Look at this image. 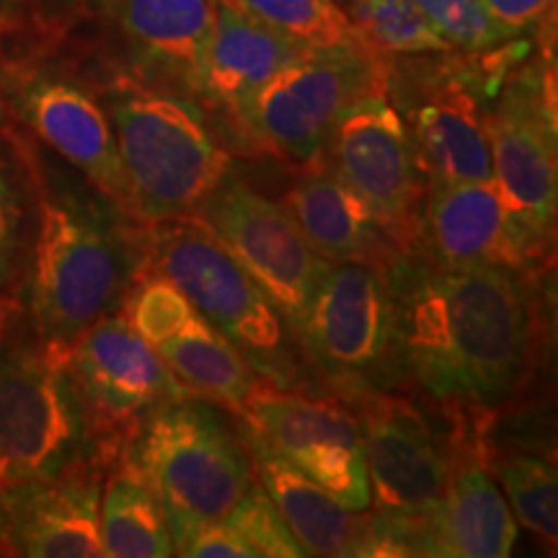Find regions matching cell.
<instances>
[{
	"mask_svg": "<svg viewBox=\"0 0 558 558\" xmlns=\"http://www.w3.org/2000/svg\"><path fill=\"white\" fill-rule=\"evenodd\" d=\"M383 277L409 383L465 414L501 407L518 390L533 347L525 275L396 254Z\"/></svg>",
	"mask_w": 558,
	"mask_h": 558,
	"instance_id": "1",
	"label": "cell"
},
{
	"mask_svg": "<svg viewBox=\"0 0 558 558\" xmlns=\"http://www.w3.org/2000/svg\"><path fill=\"white\" fill-rule=\"evenodd\" d=\"M34 192L26 305L34 337L68 349L94 320L120 308L140 264L137 220L60 156L19 150Z\"/></svg>",
	"mask_w": 558,
	"mask_h": 558,
	"instance_id": "2",
	"label": "cell"
},
{
	"mask_svg": "<svg viewBox=\"0 0 558 558\" xmlns=\"http://www.w3.org/2000/svg\"><path fill=\"white\" fill-rule=\"evenodd\" d=\"M99 99L114 128L137 222L186 218L233 171V158L190 94L117 78Z\"/></svg>",
	"mask_w": 558,
	"mask_h": 558,
	"instance_id": "3",
	"label": "cell"
},
{
	"mask_svg": "<svg viewBox=\"0 0 558 558\" xmlns=\"http://www.w3.org/2000/svg\"><path fill=\"white\" fill-rule=\"evenodd\" d=\"M190 298L269 386L303 390L305 357L295 331L226 248L197 220L143 222L140 264Z\"/></svg>",
	"mask_w": 558,
	"mask_h": 558,
	"instance_id": "4",
	"label": "cell"
},
{
	"mask_svg": "<svg viewBox=\"0 0 558 558\" xmlns=\"http://www.w3.org/2000/svg\"><path fill=\"white\" fill-rule=\"evenodd\" d=\"M122 458L153 488L169 530L222 518L256 481L243 432L202 396L150 411Z\"/></svg>",
	"mask_w": 558,
	"mask_h": 558,
	"instance_id": "5",
	"label": "cell"
},
{
	"mask_svg": "<svg viewBox=\"0 0 558 558\" xmlns=\"http://www.w3.org/2000/svg\"><path fill=\"white\" fill-rule=\"evenodd\" d=\"M305 362L352 403L407 386L396 313L383 269L329 264L298 331Z\"/></svg>",
	"mask_w": 558,
	"mask_h": 558,
	"instance_id": "6",
	"label": "cell"
},
{
	"mask_svg": "<svg viewBox=\"0 0 558 558\" xmlns=\"http://www.w3.org/2000/svg\"><path fill=\"white\" fill-rule=\"evenodd\" d=\"M90 456L68 349L0 329V488L54 476Z\"/></svg>",
	"mask_w": 558,
	"mask_h": 558,
	"instance_id": "7",
	"label": "cell"
},
{
	"mask_svg": "<svg viewBox=\"0 0 558 558\" xmlns=\"http://www.w3.org/2000/svg\"><path fill=\"white\" fill-rule=\"evenodd\" d=\"M68 369L86 416L88 450L104 469L120 463L150 411L166 401L197 396L173 378L120 308L94 320L73 339Z\"/></svg>",
	"mask_w": 558,
	"mask_h": 558,
	"instance_id": "8",
	"label": "cell"
},
{
	"mask_svg": "<svg viewBox=\"0 0 558 558\" xmlns=\"http://www.w3.org/2000/svg\"><path fill=\"white\" fill-rule=\"evenodd\" d=\"M369 481V518L388 556H407L409 527L427 518L456 463L460 439H448L414 403L393 393L357 399Z\"/></svg>",
	"mask_w": 558,
	"mask_h": 558,
	"instance_id": "9",
	"label": "cell"
},
{
	"mask_svg": "<svg viewBox=\"0 0 558 558\" xmlns=\"http://www.w3.org/2000/svg\"><path fill=\"white\" fill-rule=\"evenodd\" d=\"M383 78L386 60L369 52H305L271 75L235 120L275 158L313 169L349 104Z\"/></svg>",
	"mask_w": 558,
	"mask_h": 558,
	"instance_id": "10",
	"label": "cell"
},
{
	"mask_svg": "<svg viewBox=\"0 0 558 558\" xmlns=\"http://www.w3.org/2000/svg\"><path fill=\"white\" fill-rule=\"evenodd\" d=\"M486 128L494 190L530 254L543 264L554 243L558 202L554 68L525 70L509 81L488 107Z\"/></svg>",
	"mask_w": 558,
	"mask_h": 558,
	"instance_id": "11",
	"label": "cell"
},
{
	"mask_svg": "<svg viewBox=\"0 0 558 558\" xmlns=\"http://www.w3.org/2000/svg\"><path fill=\"white\" fill-rule=\"evenodd\" d=\"M190 218L248 271L298 337L331 262L305 241L284 202L267 197L230 171Z\"/></svg>",
	"mask_w": 558,
	"mask_h": 558,
	"instance_id": "12",
	"label": "cell"
},
{
	"mask_svg": "<svg viewBox=\"0 0 558 558\" xmlns=\"http://www.w3.org/2000/svg\"><path fill=\"white\" fill-rule=\"evenodd\" d=\"M324 158L362 199L401 254H414L427 173L407 122L390 101L386 78L347 107L331 130Z\"/></svg>",
	"mask_w": 558,
	"mask_h": 558,
	"instance_id": "13",
	"label": "cell"
},
{
	"mask_svg": "<svg viewBox=\"0 0 558 558\" xmlns=\"http://www.w3.org/2000/svg\"><path fill=\"white\" fill-rule=\"evenodd\" d=\"M241 418L271 450L347 509L367 512L365 445L352 409L259 380L243 403Z\"/></svg>",
	"mask_w": 558,
	"mask_h": 558,
	"instance_id": "14",
	"label": "cell"
},
{
	"mask_svg": "<svg viewBox=\"0 0 558 558\" xmlns=\"http://www.w3.org/2000/svg\"><path fill=\"white\" fill-rule=\"evenodd\" d=\"M120 311L181 386L241 414L259 375L177 284L158 271L137 267Z\"/></svg>",
	"mask_w": 558,
	"mask_h": 558,
	"instance_id": "15",
	"label": "cell"
},
{
	"mask_svg": "<svg viewBox=\"0 0 558 558\" xmlns=\"http://www.w3.org/2000/svg\"><path fill=\"white\" fill-rule=\"evenodd\" d=\"M386 88L429 181L492 179L488 107L471 70L442 62L403 73L386 60Z\"/></svg>",
	"mask_w": 558,
	"mask_h": 558,
	"instance_id": "16",
	"label": "cell"
},
{
	"mask_svg": "<svg viewBox=\"0 0 558 558\" xmlns=\"http://www.w3.org/2000/svg\"><path fill=\"white\" fill-rule=\"evenodd\" d=\"M0 94L39 143L132 215L114 128L94 90L60 70L21 68L0 81Z\"/></svg>",
	"mask_w": 558,
	"mask_h": 558,
	"instance_id": "17",
	"label": "cell"
},
{
	"mask_svg": "<svg viewBox=\"0 0 558 558\" xmlns=\"http://www.w3.org/2000/svg\"><path fill=\"white\" fill-rule=\"evenodd\" d=\"M104 469L83 456L54 476L0 488V554L107 558L101 543Z\"/></svg>",
	"mask_w": 558,
	"mask_h": 558,
	"instance_id": "18",
	"label": "cell"
},
{
	"mask_svg": "<svg viewBox=\"0 0 558 558\" xmlns=\"http://www.w3.org/2000/svg\"><path fill=\"white\" fill-rule=\"evenodd\" d=\"M414 254L442 267L486 264L520 275L541 264L509 220L492 179L429 181Z\"/></svg>",
	"mask_w": 558,
	"mask_h": 558,
	"instance_id": "19",
	"label": "cell"
},
{
	"mask_svg": "<svg viewBox=\"0 0 558 558\" xmlns=\"http://www.w3.org/2000/svg\"><path fill=\"white\" fill-rule=\"evenodd\" d=\"M518 543V520L497 478L460 445L442 499L409 527L407 556L505 558Z\"/></svg>",
	"mask_w": 558,
	"mask_h": 558,
	"instance_id": "20",
	"label": "cell"
},
{
	"mask_svg": "<svg viewBox=\"0 0 558 558\" xmlns=\"http://www.w3.org/2000/svg\"><path fill=\"white\" fill-rule=\"evenodd\" d=\"M243 439L254 460L256 481L269 494L271 505L282 514L305 556H388L369 509H347L326 488L271 450L248 424H243Z\"/></svg>",
	"mask_w": 558,
	"mask_h": 558,
	"instance_id": "21",
	"label": "cell"
},
{
	"mask_svg": "<svg viewBox=\"0 0 558 558\" xmlns=\"http://www.w3.org/2000/svg\"><path fill=\"white\" fill-rule=\"evenodd\" d=\"M218 0H111L143 81L197 94Z\"/></svg>",
	"mask_w": 558,
	"mask_h": 558,
	"instance_id": "22",
	"label": "cell"
},
{
	"mask_svg": "<svg viewBox=\"0 0 558 558\" xmlns=\"http://www.w3.org/2000/svg\"><path fill=\"white\" fill-rule=\"evenodd\" d=\"M284 207L303 230L305 241L326 262H354L383 269L401 254L365 199L329 166L303 169L284 194Z\"/></svg>",
	"mask_w": 558,
	"mask_h": 558,
	"instance_id": "23",
	"label": "cell"
},
{
	"mask_svg": "<svg viewBox=\"0 0 558 558\" xmlns=\"http://www.w3.org/2000/svg\"><path fill=\"white\" fill-rule=\"evenodd\" d=\"M305 52L311 50L235 9L228 0H218L202 68L199 99L228 109L235 117L271 75Z\"/></svg>",
	"mask_w": 558,
	"mask_h": 558,
	"instance_id": "24",
	"label": "cell"
},
{
	"mask_svg": "<svg viewBox=\"0 0 558 558\" xmlns=\"http://www.w3.org/2000/svg\"><path fill=\"white\" fill-rule=\"evenodd\" d=\"M101 543L107 558H169L177 554L156 494L124 458L101 488Z\"/></svg>",
	"mask_w": 558,
	"mask_h": 558,
	"instance_id": "25",
	"label": "cell"
},
{
	"mask_svg": "<svg viewBox=\"0 0 558 558\" xmlns=\"http://www.w3.org/2000/svg\"><path fill=\"white\" fill-rule=\"evenodd\" d=\"M367 52L380 60L456 52L411 0H339Z\"/></svg>",
	"mask_w": 558,
	"mask_h": 558,
	"instance_id": "26",
	"label": "cell"
},
{
	"mask_svg": "<svg viewBox=\"0 0 558 558\" xmlns=\"http://www.w3.org/2000/svg\"><path fill=\"white\" fill-rule=\"evenodd\" d=\"M228 3L311 52H367L339 0H228Z\"/></svg>",
	"mask_w": 558,
	"mask_h": 558,
	"instance_id": "27",
	"label": "cell"
},
{
	"mask_svg": "<svg viewBox=\"0 0 558 558\" xmlns=\"http://www.w3.org/2000/svg\"><path fill=\"white\" fill-rule=\"evenodd\" d=\"M492 471L499 488H505L514 520L541 538L556 543L558 481L554 460L533 452H507L494 458Z\"/></svg>",
	"mask_w": 558,
	"mask_h": 558,
	"instance_id": "28",
	"label": "cell"
},
{
	"mask_svg": "<svg viewBox=\"0 0 558 558\" xmlns=\"http://www.w3.org/2000/svg\"><path fill=\"white\" fill-rule=\"evenodd\" d=\"M220 525L239 558H298L305 556L269 494L254 481L243 497L222 514Z\"/></svg>",
	"mask_w": 558,
	"mask_h": 558,
	"instance_id": "29",
	"label": "cell"
},
{
	"mask_svg": "<svg viewBox=\"0 0 558 558\" xmlns=\"http://www.w3.org/2000/svg\"><path fill=\"white\" fill-rule=\"evenodd\" d=\"M452 50L494 52L514 37L481 0H411Z\"/></svg>",
	"mask_w": 558,
	"mask_h": 558,
	"instance_id": "30",
	"label": "cell"
},
{
	"mask_svg": "<svg viewBox=\"0 0 558 558\" xmlns=\"http://www.w3.org/2000/svg\"><path fill=\"white\" fill-rule=\"evenodd\" d=\"M24 190L26 181L19 169L16 153L0 140V303H5L3 298L16 277L24 246Z\"/></svg>",
	"mask_w": 558,
	"mask_h": 558,
	"instance_id": "31",
	"label": "cell"
},
{
	"mask_svg": "<svg viewBox=\"0 0 558 558\" xmlns=\"http://www.w3.org/2000/svg\"><path fill=\"white\" fill-rule=\"evenodd\" d=\"M481 3L518 39L520 34H525L535 24H541L548 11H554L556 0H481Z\"/></svg>",
	"mask_w": 558,
	"mask_h": 558,
	"instance_id": "32",
	"label": "cell"
},
{
	"mask_svg": "<svg viewBox=\"0 0 558 558\" xmlns=\"http://www.w3.org/2000/svg\"><path fill=\"white\" fill-rule=\"evenodd\" d=\"M21 9V0H0V24L11 21Z\"/></svg>",
	"mask_w": 558,
	"mask_h": 558,
	"instance_id": "33",
	"label": "cell"
},
{
	"mask_svg": "<svg viewBox=\"0 0 558 558\" xmlns=\"http://www.w3.org/2000/svg\"><path fill=\"white\" fill-rule=\"evenodd\" d=\"M5 120H9V111H5V101H3V94H0V128H3Z\"/></svg>",
	"mask_w": 558,
	"mask_h": 558,
	"instance_id": "34",
	"label": "cell"
},
{
	"mask_svg": "<svg viewBox=\"0 0 558 558\" xmlns=\"http://www.w3.org/2000/svg\"><path fill=\"white\" fill-rule=\"evenodd\" d=\"M3 320H5V303H0V329H3Z\"/></svg>",
	"mask_w": 558,
	"mask_h": 558,
	"instance_id": "35",
	"label": "cell"
}]
</instances>
